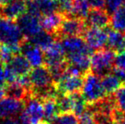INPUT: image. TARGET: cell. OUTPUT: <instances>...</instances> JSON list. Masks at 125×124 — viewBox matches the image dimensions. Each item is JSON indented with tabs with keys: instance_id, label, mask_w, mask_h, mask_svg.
<instances>
[{
	"instance_id": "12",
	"label": "cell",
	"mask_w": 125,
	"mask_h": 124,
	"mask_svg": "<svg viewBox=\"0 0 125 124\" xmlns=\"http://www.w3.org/2000/svg\"><path fill=\"white\" fill-rule=\"evenodd\" d=\"M27 12L26 0H10L0 8V16L11 20H17Z\"/></svg>"
},
{
	"instance_id": "11",
	"label": "cell",
	"mask_w": 125,
	"mask_h": 124,
	"mask_svg": "<svg viewBox=\"0 0 125 124\" xmlns=\"http://www.w3.org/2000/svg\"><path fill=\"white\" fill-rule=\"evenodd\" d=\"M21 54L26 59L31 67L44 66V53L38 47L26 39L21 46Z\"/></svg>"
},
{
	"instance_id": "27",
	"label": "cell",
	"mask_w": 125,
	"mask_h": 124,
	"mask_svg": "<svg viewBox=\"0 0 125 124\" xmlns=\"http://www.w3.org/2000/svg\"><path fill=\"white\" fill-rule=\"evenodd\" d=\"M50 124H79V119L73 112L60 113L55 116Z\"/></svg>"
},
{
	"instance_id": "19",
	"label": "cell",
	"mask_w": 125,
	"mask_h": 124,
	"mask_svg": "<svg viewBox=\"0 0 125 124\" xmlns=\"http://www.w3.org/2000/svg\"><path fill=\"white\" fill-rule=\"evenodd\" d=\"M106 46L115 53L123 52L124 50V35L113 29L108 30Z\"/></svg>"
},
{
	"instance_id": "9",
	"label": "cell",
	"mask_w": 125,
	"mask_h": 124,
	"mask_svg": "<svg viewBox=\"0 0 125 124\" xmlns=\"http://www.w3.org/2000/svg\"><path fill=\"white\" fill-rule=\"evenodd\" d=\"M66 57L83 53L93 54V50L87 45L84 39L81 37H66L61 40Z\"/></svg>"
},
{
	"instance_id": "15",
	"label": "cell",
	"mask_w": 125,
	"mask_h": 124,
	"mask_svg": "<svg viewBox=\"0 0 125 124\" xmlns=\"http://www.w3.org/2000/svg\"><path fill=\"white\" fill-rule=\"evenodd\" d=\"M65 19V15L61 12H53L41 16V26L43 31L50 33L57 38V34ZM58 39V38H57Z\"/></svg>"
},
{
	"instance_id": "35",
	"label": "cell",
	"mask_w": 125,
	"mask_h": 124,
	"mask_svg": "<svg viewBox=\"0 0 125 124\" xmlns=\"http://www.w3.org/2000/svg\"><path fill=\"white\" fill-rule=\"evenodd\" d=\"M6 95V92H5V88H0V101L3 99Z\"/></svg>"
},
{
	"instance_id": "5",
	"label": "cell",
	"mask_w": 125,
	"mask_h": 124,
	"mask_svg": "<svg viewBox=\"0 0 125 124\" xmlns=\"http://www.w3.org/2000/svg\"><path fill=\"white\" fill-rule=\"evenodd\" d=\"M17 24L22 34L27 39H30L43 31L41 26V16L30 12H26L21 16L17 20Z\"/></svg>"
},
{
	"instance_id": "34",
	"label": "cell",
	"mask_w": 125,
	"mask_h": 124,
	"mask_svg": "<svg viewBox=\"0 0 125 124\" xmlns=\"http://www.w3.org/2000/svg\"><path fill=\"white\" fill-rule=\"evenodd\" d=\"M0 124H21L18 117L9 118V119L0 120Z\"/></svg>"
},
{
	"instance_id": "41",
	"label": "cell",
	"mask_w": 125,
	"mask_h": 124,
	"mask_svg": "<svg viewBox=\"0 0 125 124\" xmlns=\"http://www.w3.org/2000/svg\"><path fill=\"white\" fill-rule=\"evenodd\" d=\"M56 1H59V0H56Z\"/></svg>"
},
{
	"instance_id": "32",
	"label": "cell",
	"mask_w": 125,
	"mask_h": 124,
	"mask_svg": "<svg viewBox=\"0 0 125 124\" xmlns=\"http://www.w3.org/2000/svg\"><path fill=\"white\" fill-rule=\"evenodd\" d=\"M92 10H103L105 9V0H89Z\"/></svg>"
},
{
	"instance_id": "20",
	"label": "cell",
	"mask_w": 125,
	"mask_h": 124,
	"mask_svg": "<svg viewBox=\"0 0 125 124\" xmlns=\"http://www.w3.org/2000/svg\"><path fill=\"white\" fill-rule=\"evenodd\" d=\"M91 10L89 0H73V8L69 16L85 20Z\"/></svg>"
},
{
	"instance_id": "16",
	"label": "cell",
	"mask_w": 125,
	"mask_h": 124,
	"mask_svg": "<svg viewBox=\"0 0 125 124\" xmlns=\"http://www.w3.org/2000/svg\"><path fill=\"white\" fill-rule=\"evenodd\" d=\"M111 18L105 9L91 10L87 18L84 20L86 27L105 29L110 24Z\"/></svg>"
},
{
	"instance_id": "26",
	"label": "cell",
	"mask_w": 125,
	"mask_h": 124,
	"mask_svg": "<svg viewBox=\"0 0 125 124\" xmlns=\"http://www.w3.org/2000/svg\"><path fill=\"white\" fill-rule=\"evenodd\" d=\"M112 96L116 110L119 112L125 113V83H123Z\"/></svg>"
},
{
	"instance_id": "31",
	"label": "cell",
	"mask_w": 125,
	"mask_h": 124,
	"mask_svg": "<svg viewBox=\"0 0 125 124\" xmlns=\"http://www.w3.org/2000/svg\"><path fill=\"white\" fill-rule=\"evenodd\" d=\"M7 82L5 79V65L0 61V88H5Z\"/></svg>"
},
{
	"instance_id": "24",
	"label": "cell",
	"mask_w": 125,
	"mask_h": 124,
	"mask_svg": "<svg viewBox=\"0 0 125 124\" xmlns=\"http://www.w3.org/2000/svg\"><path fill=\"white\" fill-rule=\"evenodd\" d=\"M113 30L125 32V7L123 6L112 14L110 21Z\"/></svg>"
},
{
	"instance_id": "4",
	"label": "cell",
	"mask_w": 125,
	"mask_h": 124,
	"mask_svg": "<svg viewBox=\"0 0 125 124\" xmlns=\"http://www.w3.org/2000/svg\"><path fill=\"white\" fill-rule=\"evenodd\" d=\"M24 108L18 119L21 124H38L44 119L43 103L39 99L31 96L25 101Z\"/></svg>"
},
{
	"instance_id": "7",
	"label": "cell",
	"mask_w": 125,
	"mask_h": 124,
	"mask_svg": "<svg viewBox=\"0 0 125 124\" xmlns=\"http://www.w3.org/2000/svg\"><path fill=\"white\" fill-rule=\"evenodd\" d=\"M83 83V76L66 74L55 83L56 91L59 94H73L79 93Z\"/></svg>"
},
{
	"instance_id": "6",
	"label": "cell",
	"mask_w": 125,
	"mask_h": 124,
	"mask_svg": "<svg viewBox=\"0 0 125 124\" xmlns=\"http://www.w3.org/2000/svg\"><path fill=\"white\" fill-rule=\"evenodd\" d=\"M86 30V25L83 20L71 16H65L57 34L58 40L66 37H81Z\"/></svg>"
},
{
	"instance_id": "14",
	"label": "cell",
	"mask_w": 125,
	"mask_h": 124,
	"mask_svg": "<svg viewBox=\"0 0 125 124\" xmlns=\"http://www.w3.org/2000/svg\"><path fill=\"white\" fill-rule=\"evenodd\" d=\"M44 53V66L47 67L61 64L66 60L63 47L60 40H56L54 43L50 45Z\"/></svg>"
},
{
	"instance_id": "8",
	"label": "cell",
	"mask_w": 125,
	"mask_h": 124,
	"mask_svg": "<svg viewBox=\"0 0 125 124\" xmlns=\"http://www.w3.org/2000/svg\"><path fill=\"white\" fill-rule=\"evenodd\" d=\"M83 39L92 50L103 49L106 46L108 30L95 27H88L83 33Z\"/></svg>"
},
{
	"instance_id": "23",
	"label": "cell",
	"mask_w": 125,
	"mask_h": 124,
	"mask_svg": "<svg viewBox=\"0 0 125 124\" xmlns=\"http://www.w3.org/2000/svg\"><path fill=\"white\" fill-rule=\"evenodd\" d=\"M100 78H101L102 87L106 94H114L117 90V88L122 85V82L112 72L108 73Z\"/></svg>"
},
{
	"instance_id": "28",
	"label": "cell",
	"mask_w": 125,
	"mask_h": 124,
	"mask_svg": "<svg viewBox=\"0 0 125 124\" xmlns=\"http://www.w3.org/2000/svg\"><path fill=\"white\" fill-rule=\"evenodd\" d=\"M125 0H105V10L110 15L123 7Z\"/></svg>"
},
{
	"instance_id": "21",
	"label": "cell",
	"mask_w": 125,
	"mask_h": 124,
	"mask_svg": "<svg viewBox=\"0 0 125 124\" xmlns=\"http://www.w3.org/2000/svg\"><path fill=\"white\" fill-rule=\"evenodd\" d=\"M28 40L33 45L38 47L43 51H44L52 43H54L58 39L54 36L50 34V33L46 32L44 31H41L39 33H38L37 35H35L34 37H32V38H31Z\"/></svg>"
},
{
	"instance_id": "17",
	"label": "cell",
	"mask_w": 125,
	"mask_h": 124,
	"mask_svg": "<svg viewBox=\"0 0 125 124\" xmlns=\"http://www.w3.org/2000/svg\"><path fill=\"white\" fill-rule=\"evenodd\" d=\"M18 78L26 76L31 71L30 64L21 54H17L12 58V60L5 65Z\"/></svg>"
},
{
	"instance_id": "40",
	"label": "cell",
	"mask_w": 125,
	"mask_h": 124,
	"mask_svg": "<svg viewBox=\"0 0 125 124\" xmlns=\"http://www.w3.org/2000/svg\"><path fill=\"white\" fill-rule=\"evenodd\" d=\"M124 7H125V3H124Z\"/></svg>"
},
{
	"instance_id": "39",
	"label": "cell",
	"mask_w": 125,
	"mask_h": 124,
	"mask_svg": "<svg viewBox=\"0 0 125 124\" xmlns=\"http://www.w3.org/2000/svg\"><path fill=\"white\" fill-rule=\"evenodd\" d=\"M124 51H125V34H124Z\"/></svg>"
},
{
	"instance_id": "13",
	"label": "cell",
	"mask_w": 125,
	"mask_h": 124,
	"mask_svg": "<svg viewBox=\"0 0 125 124\" xmlns=\"http://www.w3.org/2000/svg\"><path fill=\"white\" fill-rule=\"evenodd\" d=\"M27 12L39 16L53 12H59V3L56 0H26Z\"/></svg>"
},
{
	"instance_id": "30",
	"label": "cell",
	"mask_w": 125,
	"mask_h": 124,
	"mask_svg": "<svg viewBox=\"0 0 125 124\" xmlns=\"http://www.w3.org/2000/svg\"><path fill=\"white\" fill-rule=\"evenodd\" d=\"M114 67L125 71V51L120 52L117 54V55H116L115 66Z\"/></svg>"
},
{
	"instance_id": "29",
	"label": "cell",
	"mask_w": 125,
	"mask_h": 124,
	"mask_svg": "<svg viewBox=\"0 0 125 124\" xmlns=\"http://www.w3.org/2000/svg\"><path fill=\"white\" fill-rule=\"evenodd\" d=\"M79 124H97L94 117L89 111H86L79 117Z\"/></svg>"
},
{
	"instance_id": "36",
	"label": "cell",
	"mask_w": 125,
	"mask_h": 124,
	"mask_svg": "<svg viewBox=\"0 0 125 124\" xmlns=\"http://www.w3.org/2000/svg\"><path fill=\"white\" fill-rule=\"evenodd\" d=\"M10 0H0V8H2L3 6H4Z\"/></svg>"
},
{
	"instance_id": "38",
	"label": "cell",
	"mask_w": 125,
	"mask_h": 124,
	"mask_svg": "<svg viewBox=\"0 0 125 124\" xmlns=\"http://www.w3.org/2000/svg\"><path fill=\"white\" fill-rule=\"evenodd\" d=\"M110 124H117V123H116V122L115 121H114V122H112V123H110Z\"/></svg>"
},
{
	"instance_id": "1",
	"label": "cell",
	"mask_w": 125,
	"mask_h": 124,
	"mask_svg": "<svg viewBox=\"0 0 125 124\" xmlns=\"http://www.w3.org/2000/svg\"><path fill=\"white\" fill-rule=\"evenodd\" d=\"M81 94L88 105L95 104L105 97V90L101 84V78L92 72L84 75Z\"/></svg>"
},
{
	"instance_id": "2",
	"label": "cell",
	"mask_w": 125,
	"mask_h": 124,
	"mask_svg": "<svg viewBox=\"0 0 125 124\" xmlns=\"http://www.w3.org/2000/svg\"><path fill=\"white\" fill-rule=\"evenodd\" d=\"M116 53L109 48L96 51L91 56L90 70L92 73L102 77L111 73L115 66Z\"/></svg>"
},
{
	"instance_id": "3",
	"label": "cell",
	"mask_w": 125,
	"mask_h": 124,
	"mask_svg": "<svg viewBox=\"0 0 125 124\" xmlns=\"http://www.w3.org/2000/svg\"><path fill=\"white\" fill-rule=\"evenodd\" d=\"M26 39L17 22L0 16V44L21 47Z\"/></svg>"
},
{
	"instance_id": "10",
	"label": "cell",
	"mask_w": 125,
	"mask_h": 124,
	"mask_svg": "<svg viewBox=\"0 0 125 124\" xmlns=\"http://www.w3.org/2000/svg\"><path fill=\"white\" fill-rule=\"evenodd\" d=\"M25 103L11 97H4L0 101V120L18 117Z\"/></svg>"
},
{
	"instance_id": "33",
	"label": "cell",
	"mask_w": 125,
	"mask_h": 124,
	"mask_svg": "<svg viewBox=\"0 0 125 124\" xmlns=\"http://www.w3.org/2000/svg\"><path fill=\"white\" fill-rule=\"evenodd\" d=\"M113 119L117 124H125V113L119 112L116 110L113 114Z\"/></svg>"
},
{
	"instance_id": "22",
	"label": "cell",
	"mask_w": 125,
	"mask_h": 124,
	"mask_svg": "<svg viewBox=\"0 0 125 124\" xmlns=\"http://www.w3.org/2000/svg\"><path fill=\"white\" fill-rule=\"evenodd\" d=\"M41 101L43 103L44 120L46 121V123L47 122L50 123L57 115L60 114L56 97H49Z\"/></svg>"
},
{
	"instance_id": "25",
	"label": "cell",
	"mask_w": 125,
	"mask_h": 124,
	"mask_svg": "<svg viewBox=\"0 0 125 124\" xmlns=\"http://www.w3.org/2000/svg\"><path fill=\"white\" fill-rule=\"evenodd\" d=\"M69 95H71L72 99V112L74 113L76 116H81L87 111L88 104L80 93L69 94Z\"/></svg>"
},
{
	"instance_id": "37",
	"label": "cell",
	"mask_w": 125,
	"mask_h": 124,
	"mask_svg": "<svg viewBox=\"0 0 125 124\" xmlns=\"http://www.w3.org/2000/svg\"><path fill=\"white\" fill-rule=\"evenodd\" d=\"M38 124H50L49 123H46V122H42V123H38Z\"/></svg>"
},
{
	"instance_id": "18",
	"label": "cell",
	"mask_w": 125,
	"mask_h": 124,
	"mask_svg": "<svg viewBox=\"0 0 125 124\" xmlns=\"http://www.w3.org/2000/svg\"><path fill=\"white\" fill-rule=\"evenodd\" d=\"M5 92L8 97L14 98V99L23 101V102H25L26 99L32 96L31 90L21 85L18 81L14 83L7 84L5 87Z\"/></svg>"
}]
</instances>
